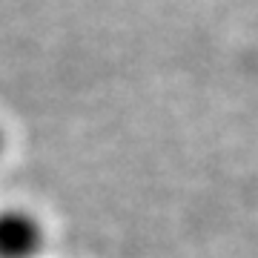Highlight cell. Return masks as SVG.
I'll return each instance as SVG.
<instances>
[{"label": "cell", "mask_w": 258, "mask_h": 258, "mask_svg": "<svg viewBox=\"0 0 258 258\" xmlns=\"http://www.w3.org/2000/svg\"><path fill=\"white\" fill-rule=\"evenodd\" d=\"M0 149H3V132H0Z\"/></svg>", "instance_id": "7a4b0ae2"}, {"label": "cell", "mask_w": 258, "mask_h": 258, "mask_svg": "<svg viewBox=\"0 0 258 258\" xmlns=\"http://www.w3.org/2000/svg\"><path fill=\"white\" fill-rule=\"evenodd\" d=\"M43 247V230L35 215L20 210L0 212V258H35Z\"/></svg>", "instance_id": "6da1fadb"}]
</instances>
